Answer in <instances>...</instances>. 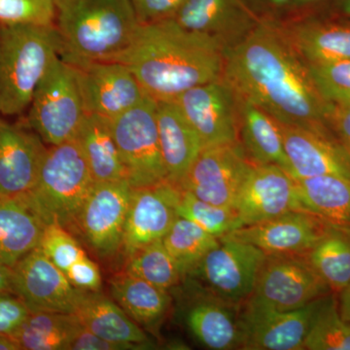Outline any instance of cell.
<instances>
[{
    "label": "cell",
    "instance_id": "cell-1",
    "mask_svg": "<svg viewBox=\"0 0 350 350\" xmlns=\"http://www.w3.org/2000/svg\"><path fill=\"white\" fill-rule=\"evenodd\" d=\"M222 77L239 100L256 105L280 125L335 137L329 126L330 103L315 86L308 64L273 21H260L226 51Z\"/></svg>",
    "mask_w": 350,
    "mask_h": 350
},
{
    "label": "cell",
    "instance_id": "cell-2",
    "mask_svg": "<svg viewBox=\"0 0 350 350\" xmlns=\"http://www.w3.org/2000/svg\"><path fill=\"white\" fill-rule=\"evenodd\" d=\"M226 49L215 38L184 29L172 18L138 24L112 61L125 64L147 96L176 100L191 88L222 77Z\"/></svg>",
    "mask_w": 350,
    "mask_h": 350
},
{
    "label": "cell",
    "instance_id": "cell-3",
    "mask_svg": "<svg viewBox=\"0 0 350 350\" xmlns=\"http://www.w3.org/2000/svg\"><path fill=\"white\" fill-rule=\"evenodd\" d=\"M59 56L70 66L109 62L130 44L138 22L131 0H54Z\"/></svg>",
    "mask_w": 350,
    "mask_h": 350
},
{
    "label": "cell",
    "instance_id": "cell-4",
    "mask_svg": "<svg viewBox=\"0 0 350 350\" xmlns=\"http://www.w3.org/2000/svg\"><path fill=\"white\" fill-rule=\"evenodd\" d=\"M55 25H0V115L16 116L31 105L34 92L59 56Z\"/></svg>",
    "mask_w": 350,
    "mask_h": 350
},
{
    "label": "cell",
    "instance_id": "cell-5",
    "mask_svg": "<svg viewBox=\"0 0 350 350\" xmlns=\"http://www.w3.org/2000/svg\"><path fill=\"white\" fill-rule=\"evenodd\" d=\"M93 176L75 138L47 148L38 180L19 197L46 226L75 228L85 200L93 190Z\"/></svg>",
    "mask_w": 350,
    "mask_h": 350
},
{
    "label": "cell",
    "instance_id": "cell-6",
    "mask_svg": "<svg viewBox=\"0 0 350 350\" xmlns=\"http://www.w3.org/2000/svg\"><path fill=\"white\" fill-rule=\"evenodd\" d=\"M84 115L75 69L57 56L34 92L29 125L52 146L75 138Z\"/></svg>",
    "mask_w": 350,
    "mask_h": 350
},
{
    "label": "cell",
    "instance_id": "cell-7",
    "mask_svg": "<svg viewBox=\"0 0 350 350\" xmlns=\"http://www.w3.org/2000/svg\"><path fill=\"white\" fill-rule=\"evenodd\" d=\"M110 124L131 187L167 181L159 142L157 101L147 96L135 107L110 119Z\"/></svg>",
    "mask_w": 350,
    "mask_h": 350
},
{
    "label": "cell",
    "instance_id": "cell-8",
    "mask_svg": "<svg viewBox=\"0 0 350 350\" xmlns=\"http://www.w3.org/2000/svg\"><path fill=\"white\" fill-rule=\"evenodd\" d=\"M333 296L329 294L303 308L284 312L248 300L239 310L241 349L303 350L315 319Z\"/></svg>",
    "mask_w": 350,
    "mask_h": 350
},
{
    "label": "cell",
    "instance_id": "cell-9",
    "mask_svg": "<svg viewBox=\"0 0 350 350\" xmlns=\"http://www.w3.org/2000/svg\"><path fill=\"white\" fill-rule=\"evenodd\" d=\"M219 239V245L209 251L189 275L197 276L207 291L221 300L241 306L254 292L267 255L250 243Z\"/></svg>",
    "mask_w": 350,
    "mask_h": 350
},
{
    "label": "cell",
    "instance_id": "cell-10",
    "mask_svg": "<svg viewBox=\"0 0 350 350\" xmlns=\"http://www.w3.org/2000/svg\"><path fill=\"white\" fill-rule=\"evenodd\" d=\"M331 292L306 255H267L250 301L284 312Z\"/></svg>",
    "mask_w": 350,
    "mask_h": 350
},
{
    "label": "cell",
    "instance_id": "cell-11",
    "mask_svg": "<svg viewBox=\"0 0 350 350\" xmlns=\"http://www.w3.org/2000/svg\"><path fill=\"white\" fill-rule=\"evenodd\" d=\"M251 167L239 142L204 146L179 187L214 206L234 209Z\"/></svg>",
    "mask_w": 350,
    "mask_h": 350
},
{
    "label": "cell",
    "instance_id": "cell-12",
    "mask_svg": "<svg viewBox=\"0 0 350 350\" xmlns=\"http://www.w3.org/2000/svg\"><path fill=\"white\" fill-rule=\"evenodd\" d=\"M174 101L202 146L239 142V100L224 78L191 88Z\"/></svg>",
    "mask_w": 350,
    "mask_h": 350
},
{
    "label": "cell",
    "instance_id": "cell-13",
    "mask_svg": "<svg viewBox=\"0 0 350 350\" xmlns=\"http://www.w3.org/2000/svg\"><path fill=\"white\" fill-rule=\"evenodd\" d=\"M12 292L29 312L73 314L85 291L69 282L66 273L36 247L13 268Z\"/></svg>",
    "mask_w": 350,
    "mask_h": 350
},
{
    "label": "cell",
    "instance_id": "cell-14",
    "mask_svg": "<svg viewBox=\"0 0 350 350\" xmlns=\"http://www.w3.org/2000/svg\"><path fill=\"white\" fill-rule=\"evenodd\" d=\"M71 66L85 113L112 119L147 96L128 66L118 62H91Z\"/></svg>",
    "mask_w": 350,
    "mask_h": 350
},
{
    "label": "cell",
    "instance_id": "cell-15",
    "mask_svg": "<svg viewBox=\"0 0 350 350\" xmlns=\"http://www.w3.org/2000/svg\"><path fill=\"white\" fill-rule=\"evenodd\" d=\"M131 192L126 180L94 183L83 204L75 228L100 256L122 248Z\"/></svg>",
    "mask_w": 350,
    "mask_h": 350
},
{
    "label": "cell",
    "instance_id": "cell-16",
    "mask_svg": "<svg viewBox=\"0 0 350 350\" xmlns=\"http://www.w3.org/2000/svg\"><path fill=\"white\" fill-rule=\"evenodd\" d=\"M181 188L169 180L133 188L122 248L129 258L147 244L162 239L178 217Z\"/></svg>",
    "mask_w": 350,
    "mask_h": 350
},
{
    "label": "cell",
    "instance_id": "cell-17",
    "mask_svg": "<svg viewBox=\"0 0 350 350\" xmlns=\"http://www.w3.org/2000/svg\"><path fill=\"white\" fill-rule=\"evenodd\" d=\"M234 211L241 227L299 211L296 181L278 165H252L239 190Z\"/></svg>",
    "mask_w": 350,
    "mask_h": 350
},
{
    "label": "cell",
    "instance_id": "cell-18",
    "mask_svg": "<svg viewBox=\"0 0 350 350\" xmlns=\"http://www.w3.org/2000/svg\"><path fill=\"white\" fill-rule=\"evenodd\" d=\"M327 224L312 214L295 211L239 228L221 239L252 244L266 255H306L321 238Z\"/></svg>",
    "mask_w": 350,
    "mask_h": 350
},
{
    "label": "cell",
    "instance_id": "cell-19",
    "mask_svg": "<svg viewBox=\"0 0 350 350\" xmlns=\"http://www.w3.org/2000/svg\"><path fill=\"white\" fill-rule=\"evenodd\" d=\"M280 126L286 172L295 180L321 175L350 180V154L337 138L297 126Z\"/></svg>",
    "mask_w": 350,
    "mask_h": 350
},
{
    "label": "cell",
    "instance_id": "cell-20",
    "mask_svg": "<svg viewBox=\"0 0 350 350\" xmlns=\"http://www.w3.org/2000/svg\"><path fill=\"white\" fill-rule=\"evenodd\" d=\"M172 19L184 29L215 38L226 51L260 23L243 0H185Z\"/></svg>",
    "mask_w": 350,
    "mask_h": 350
},
{
    "label": "cell",
    "instance_id": "cell-21",
    "mask_svg": "<svg viewBox=\"0 0 350 350\" xmlns=\"http://www.w3.org/2000/svg\"><path fill=\"white\" fill-rule=\"evenodd\" d=\"M46 151L36 131L8 123L0 115V197H16L31 190Z\"/></svg>",
    "mask_w": 350,
    "mask_h": 350
},
{
    "label": "cell",
    "instance_id": "cell-22",
    "mask_svg": "<svg viewBox=\"0 0 350 350\" xmlns=\"http://www.w3.org/2000/svg\"><path fill=\"white\" fill-rule=\"evenodd\" d=\"M157 126L167 180L179 186L204 147L202 140L174 100L157 101Z\"/></svg>",
    "mask_w": 350,
    "mask_h": 350
},
{
    "label": "cell",
    "instance_id": "cell-23",
    "mask_svg": "<svg viewBox=\"0 0 350 350\" xmlns=\"http://www.w3.org/2000/svg\"><path fill=\"white\" fill-rule=\"evenodd\" d=\"M239 310L241 306L221 300L206 290V295L189 308L186 323L198 342L206 349H241Z\"/></svg>",
    "mask_w": 350,
    "mask_h": 350
},
{
    "label": "cell",
    "instance_id": "cell-24",
    "mask_svg": "<svg viewBox=\"0 0 350 350\" xmlns=\"http://www.w3.org/2000/svg\"><path fill=\"white\" fill-rule=\"evenodd\" d=\"M45 227L19 196L0 197V262L13 269L38 247Z\"/></svg>",
    "mask_w": 350,
    "mask_h": 350
},
{
    "label": "cell",
    "instance_id": "cell-25",
    "mask_svg": "<svg viewBox=\"0 0 350 350\" xmlns=\"http://www.w3.org/2000/svg\"><path fill=\"white\" fill-rule=\"evenodd\" d=\"M239 140L252 165H275L286 170L280 124L248 101L239 100Z\"/></svg>",
    "mask_w": 350,
    "mask_h": 350
},
{
    "label": "cell",
    "instance_id": "cell-26",
    "mask_svg": "<svg viewBox=\"0 0 350 350\" xmlns=\"http://www.w3.org/2000/svg\"><path fill=\"white\" fill-rule=\"evenodd\" d=\"M73 315L83 327L98 337L149 349L150 340L125 310L105 295L85 291Z\"/></svg>",
    "mask_w": 350,
    "mask_h": 350
},
{
    "label": "cell",
    "instance_id": "cell-27",
    "mask_svg": "<svg viewBox=\"0 0 350 350\" xmlns=\"http://www.w3.org/2000/svg\"><path fill=\"white\" fill-rule=\"evenodd\" d=\"M285 33L292 47L306 64L350 59V25L303 21Z\"/></svg>",
    "mask_w": 350,
    "mask_h": 350
},
{
    "label": "cell",
    "instance_id": "cell-28",
    "mask_svg": "<svg viewBox=\"0 0 350 350\" xmlns=\"http://www.w3.org/2000/svg\"><path fill=\"white\" fill-rule=\"evenodd\" d=\"M75 138L96 183L126 180L110 119L85 113Z\"/></svg>",
    "mask_w": 350,
    "mask_h": 350
},
{
    "label": "cell",
    "instance_id": "cell-29",
    "mask_svg": "<svg viewBox=\"0 0 350 350\" xmlns=\"http://www.w3.org/2000/svg\"><path fill=\"white\" fill-rule=\"evenodd\" d=\"M296 181L299 211L326 222L350 225V180L321 175Z\"/></svg>",
    "mask_w": 350,
    "mask_h": 350
},
{
    "label": "cell",
    "instance_id": "cell-30",
    "mask_svg": "<svg viewBox=\"0 0 350 350\" xmlns=\"http://www.w3.org/2000/svg\"><path fill=\"white\" fill-rule=\"evenodd\" d=\"M111 293L133 321L147 328H154L162 321L172 301L169 290L157 287L126 271L113 278Z\"/></svg>",
    "mask_w": 350,
    "mask_h": 350
},
{
    "label": "cell",
    "instance_id": "cell-31",
    "mask_svg": "<svg viewBox=\"0 0 350 350\" xmlns=\"http://www.w3.org/2000/svg\"><path fill=\"white\" fill-rule=\"evenodd\" d=\"M306 257L331 291L340 293L350 282V225L328 222Z\"/></svg>",
    "mask_w": 350,
    "mask_h": 350
},
{
    "label": "cell",
    "instance_id": "cell-32",
    "mask_svg": "<svg viewBox=\"0 0 350 350\" xmlns=\"http://www.w3.org/2000/svg\"><path fill=\"white\" fill-rule=\"evenodd\" d=\"M73 314L29 312L24 323L9 336L25 350H70L81 329Z\"/></svg>",
    "mask_w": 350,
    "mask_h": 350
},
{
    "label": "cell",
    "instance_id": "cell-33",
    "mask_svg": "<svg viewBox=\"0 0 350 350\" xmlns=\"http://www.w3.org/2000/svg\"><path fill=\"white\" fill-rule=\"evenodd\" d=\"M162 239L165 248L178 265L183 278L190 275L202 258L220 243V239L180 216L175 219Z\"/></svg>",
    "mask_w": 350,
    "mask_h": 350
},
{
    "label": "cell",
    "instance_id": "cell-34",
    "mask_svg": "<svg viewBox=\"0 0 350 350\" xmlns=\"http://www.w3.org/2000/svg\"><path fill=\"white\" fill-rule=\"evenodd\" d=\"M126 273L165 290L176 286L183 278L178 265L165 248L163 239L135 251L130 257Z\"/></svg>",
    "mask_w": 350,
    "mask_h": 350
},
{
    "label": "cell",
    "instance_id": "cell-35",
    "mask_svg": "<svg viewBox=\"0 0 350 350\" xmlns=\"http://www.w3.org/2000/svg\"><path fill=\"white\" fill-rule=\"evenodd\" d=\"M177 213L180 217L192 221L202 230L218 239L241 228L238 214L234 209L214 206L200 200L187 191L181 190Z\"/></svg>",
    "mask_w": 350,
    "mask_h": 350
},
{
    "label": "cell",
    "instance_id": "cell-36",
    "mask_svg": "<svg viewBox=\"0 0 350 350\" xmlns=\"http://www.w3.org/2000/svg\"><path fill=\"white\" fill-rule=\"evenodd\" d=\"M304 349L350 350V324L340 317L335 297L315 319Z\"/></svg>",
    "mask_w": 350,
    "mask_h": 350
},
{
    "label": "cell",
    "instance_id": "cell-37",
    "mask_svg": "<svg viewBox=\"0 0 350 350\" xmlns=\"http://www.w3.org/2000/svg\"><path fill=\"white\" fill-rule=\"evenodd\" d=\"M308 66L315 86L327 103L350 101V59Z\"/></svg>",
    "mask_w": 350,
    "mask_h": 350
},
{
    "label": "cell",
    "instance_id": "cell-38",
    "mask_svg": "<svg viewBox=\"0 0 350 350\" xmlns=\"http://www.w3.org/2000/svg\"><path fill=\"white\" fill-rule=\"evenodd\" d=\"M38 248L64 273L73 262L87 256L68 230L57 224L46 226Z\"/></svg>",
    "mask_w": 350,
    "mask_h": 350
},
{
    "label": "cell",
    "instance_id": "cell-39",
    "mask_svg": "<svg viewBox=\"0 0 350 350\" xmlns=\"http://www.w3.org/2000/svg\"><path fill=\"white\" fill-rule=\"evenodd\" d=\"M54 25V0H0V25Z\"/></svg>",
    "mask_w": 350,
    "mask_h": 350
},
{
    "label": "cell",
    "instance_id": "cell-40",
    "mask_svg": "<svg viewBox=\"0 0 350 350\" xmlns=\"http://www.w3.org/2000/svg\"><path fill=\"white\" fill-rule=\"evenodd\" d=\"M138 24L174 17L185 0H131Z\"/></svg>",
    "mask_w": 350,
    "mask_h": 350
},
{
    "label": "cell",
    "instance_id": "cell-41",
    "mask_svg": "<svg viewBox=\"0 0 350 350\" xmlns=\"http://www.w3.org/2000/svg\"><path fill=\"white\" fill-rule=\"evenodd\" d=\"M66 275L71 284L82 291L98 292L101 287L100 269L88 256L73 262L66 269Z\"/></svg>",
    "mask_w": 350,
    "mask_h": 350
},
{
    "label": "cell",
    "instance_id": "cell-42",
    "mask_svg": "<svg viewBox=\"0 0 350 350\" xmlns=\"http://www.w3.org/2000/svg\"><path fill=\"white\" fill-rule=\"evenodd\" d=\"M29 310L20 298L0 293V334L11 336L24 323Z\"/></svg>",
    "mask_w": 350,
    "mask_h": 350
},
{
    "label": "cell",
    "instance_id": "cell-43",
    "mask_svg": "<svg viewBox=\"0 0 350 350\" xmlns=\"http://www.w3.org/2000/svg\"><path fill=\"white\" fill-rule=\"evenodd\" d=\"M146 349L139 345L129 342H113L98 337L94 333L81 327L71 345L70 350H135Z\"/></svg>",
    "mask_w": 350,
    "mask_h": 350
},
{
    "label": "cell",
    "instance_id": "cell-44",
    "mask_svg": "<svg viewBox=\"0 0 350 350\" xmlns=\"http://www.w3.org/2000/svg\"><path fill=\"white\" fill-rule=\"evenodd\" d=\"M329 126L338 142L350 154V101L330 103Z\"/></svg>",
    "mask_w": 350,
    "mask_h": 350
},
{
    "label": "cell",
    "instance_id": "cell-45",
    "mask_svg": "<svg viewBox=\"0 0 350 350\" xmlns=\"http://www.w3.org/2000/svg\"><path fill=\"white\" fill-rule=\"evenodd\" d=\"M260 21H273L292 10L294 0H243Z\"/></svg>",
    "mask_w": 350,
    "mask_h": 350
},
{
    "label": "cell",
    "instance_id": "cell-46",
    "mask_svg": "<svg viewBox=\"0 0 350 350\" xmlns=\"http://www.w3.org/2000/svg\"><path fill=\"white\" fill-rule=\"evenodd\" d=\"M340 300L338 310L340 317L350 324V282L340 292Z\"/></svg>",
    "mask_w": 350,
    "mask_h": 350
},
{
    "label": "cell",
    "instance_id": "cell-47",
    "mask_svg": "<svg viewBox=\"0 0 350 350\" xmlns=\"http://www.w3.org/2000/svg\"><path fill=\"white\" fill-rule=\"evenodd\" d=\"M13 269L0 262V293L12 292Z\"/></svg>",
    "mask_w": 350,
    "mask_h": 350
},
{
    "label": "cell",
    "instance_id": "cell-48",
    "mask_svg": "<svg viewBox=\"0 0 350 350\" xmlns=\"http://www.w3.org/2000/svg\"><path fill=\"white\" fill-rule=\"evenodd\" d=\"M20 347L9 336L0 334V350H20Z\"/></svg>",
    "mask_w": 350,
    "mask_h": 350
},
{
    "label": "cell",
    "instance_id": "cell-49",
    "mask_svg": "<svg viewBox=\"0 0 350 350\" xmlns=\"http://www.w3.org/2000/svg\"><path fill=\"white\" fill-rule=\"evenodd\" d=\"M334 6L338 13L350 19V0H334Z\"/></svg>",
    "mask_w": 350,
    "mask_h": 350
},
{
    "label": "cell",
    "instance_id": "cell-50",
    "mask_svg": "<svg viewBox=\"0 0 350 350\" xmlns=\"http://www.w3.org/2000/svg\"><path fill=\"white\" fill-rule=\"evenodd\" d=\"M321 1L322 0H294L292 10H303V9L310 8Z\"/></svg>",
    "mask_w": 350,
    "mask_h": 350
}]
</instances>
